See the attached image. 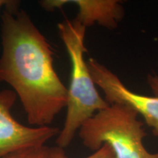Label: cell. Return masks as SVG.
Segmentation results:
<instances>
[{
    "label": "cell",
    "mask_w": 158,
    "mask_h": 158,
    "mask_svg": "<svg viewBox=\"0 0 158 158\" xmlns=\"http://www.w3.org/2000/svg\"><path fill=\"white\" fill-rule=\"evenodd\" d=\"M147 83L155 96H158V76L155 74H149L147 76Z\"/></svg>",
    "instance_id": "10"
},
{
    "label": "cell",
    "mask_w": 158,
    "mask_h": 158,
    "mask_svg": "<svg viewBox=\"0 0 158 158\" xmlns=\"http://www.w3.org/2000/svg\"><path fill=\"white\" fill-rule=\"evenodd\" d=\"M50 147H43L29 148L9 154L1 158H49Z\"/></svg>",
    "instance_id": "8"
},
{
    "label": "cell",
    "mask_w": 158,
    "mask_h": 158,
    "mask_svg": "<svg viewBox=\"0 0 158 158\" xmlns=\"http://www.w3.org/2000/svg\"><path fill=\"white\" fill-rule=\"evenodd\" d=\"M49 158H68L64 149L59 147H50ZM85 158H116L112 148L108 143H104L93 154Z\"/></svg>",
    "instance_id": "7"
},
{
    "label": "cell",
    "mask_w": 158,
    "mask_h": 158,
    "mask_svg": "<svg viewBox=\"0 0 158 158\" xmlns=\"http://www.w3.org/2000/svg\"><path fill=\"white\" fill-rule=\"evenodd\" d=\"M19 1L13 0H0V10L2 8H7L12 10H19ZM0 51H1V40H0Z\"/></svg>",
    "instance_id": "9"
},
{
    "label": "cell",
    "mask_w": 158,
    "mask_h": 158,
    "mask_svg": "<svg viewBox=\"0 0 158 158\" xmlns=\"http://www.w3.org/2000/svg\"><path fill=\"white\" fill-rule=\"evenodd\" d=\"M87 63L94 84L102 89L106 101L109 105H124L141 114L154 135L158 137V96L142 95L129 89L116 74L95 59L89 58Z\"/></svg>",
    "instance_id": "5"
},
{
    "label": "cell",
    "mask_w": 158,
    "mask_h": 158,
    "mask_svg": "<svg viewBox=\"0 0 158 158\" xmlns=\"http://www.w3.org/2000/svg\"><path fill=\"white\" fill-rule=\"evenodd\" d=\"M71 63L70 84L68 89L67 115L57 135V147H68L80 127L94 114L110 106L99 94L84 59L86 28L76 19H64L57 25Z\"/></svg>",
    "instance_id": "2"
},
{
    "label": "cell",
    "mask_w": 158,
    "mask_h": 158,
    "mask_svg": "<svg viewBox=\"0 0 158 158\" xmlns=\"http://www.w3.org/2000/svg\"><path fill=\"white\" fill-rule=\"evenodd\" d=\"M17 98L13 89L0 91V158L20 150L45 146L60 132L51 126L33 127L19 123L11 113Z\"/></svg>",
    "instance_id": "4"
},
{
    "label": "cell",
    "mask_w": 158,
    "mask_h": 158,
    "mask_svg": "<svg viewBox=\"0 0 158 158\" xmlns=\"http://www.w3.org/2000/svg\"><path fill=\"white\" fill-rule=\"evenodd\" d=\"M67 4L78 8L76 21L86 29L94 24L114 29L118 27L124 15L122 2L117 0H43L39 5L46 11L62 9Z\"/></svg>",
    "instance_id": "6"
},
{
    "label": "cell",
    "mask_w": 158,
    "mask_h": 158,
    "mask_svg": "<svg viewBox=\"0 0 158 158\" xmlns=\"http://www.w3.org/2000/svg\"><path fill=\"white\" fill-rule=\"evenodd\" d=\"M0 40V83L13 88L31 126H50L68 103V88L55 70L52 46L20 9L4 8Z\"/></svg>",
    "instance_id": "1"
},
{
    "label": "cell",
    "mask_w": 158,
    "mask_h": 158,
    "mask_svg": "<svg viewBox=\"0 0 158 158\" xmlns=\"http://www.w3.org/2000/svg\"><path fill=\"white\" fill-rule=\"evenodd\" d=\"M138 116L127 106L110 105L85 122L78 135L84 146L94 152L108 143L116 158H158V152L150 153L144 147L147 133Z\"/></svg>",
    "instance_id": "3"
}]
</instances>
